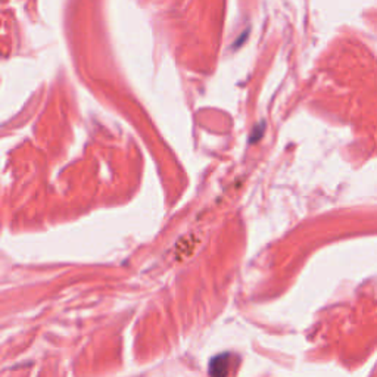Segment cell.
Segmentation results:
<instances>
[{
	"label": "cell",
	"instance_id": "obj_1",
	"mask_svg": "<svg viewBox=\"0 0 377 377\" xmlns=\"http://www.w3.org/2000/svg\"><path fill=\"white\" fill-rule=\"evenodd\" d=\"M227 369H228V361H227V355L215 358L211 362V374L214 377H226L227 374Z\"/></svg>",
	"mask_w": 377,
	"mask_h": 377
}]
</instances>
